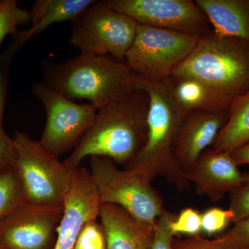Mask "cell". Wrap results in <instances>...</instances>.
Returning a JSON list of instances; mask_svg holds the SVG:
<instances>
[{
  "label": "cell",
  "mask_w": 249,
  "mask_h": 249,
  "mask_svg": "<svg viewBox=\"0 0 249 249\" xmlns=\"http://www.w3.org/2000/svg\"><path fill=\"white\" fill-rule=\"evenodd\" d=\"M149 107L148 95L137 88L125 97L100 108L64 162L78 168L86 157H103L125 168L146 141Z\"/></svg>",
  "instance_id": "obj_1"
},
{
  "label": "cell",
  "mask_w": 249,
  "mask_h": 249,
  "mask_svg": "<svg viewBox=\"0 0 249 249\" xmlns=\"http://www.w3.org/2000/svg\"><path fill=\"white\" fill-rule=\"evenodd\" d=\"M137 87L150 98L146 141L138 155L124 169L133 170L150 181L163 177L178 191L190 182L173 154L174 139L187 113L175 99L169 78L152 81L137 76Z\"/></svg>",
  "instance_id": "obj_2"
},
{
  "label": "cell",
  "mask_w": 249,
  "mask_h": 249,
  "mask_svg": "<svg viewBox=\"0 0 249 249\" xmlns=\"http://www.w3.org/2000/svg\"><path fill=\"white\" fill-rule=\"evenodd\" d=\"M45 83L69 99L88 100L96 109L137 89V76L124 60L110 55H79L42 67Z\"/></svg>",
  "instance_id": "obj_3"
},
{
  "label": "cell",
  "mask_w": 249,
  "mask_h": 249,
  "mask_svg": "<svg viewBox=\"0 0 249 249\" xmlns=\"http://www.w3.org/2000/svg\"><path fill=\"white\" fill-rule=\"evenodd\" d=\"M171 76L199 80L232 103L249 91V42L209 31Z\"/></svg>",
  "instance_id": "obj_4"
},
{
  "label": "cell",
  "mask_w": 249,
  "mask_h": 249,
  "mask_svg": "<svg viewBox=\"0 0 249 249\" xmlns=\"http://www.w3.org/2000/svg\"><path fill=\"white\" fill-rule=\"evenodd\" d=\"M16 149L14 168L22 186L25 201L38 206H64L75 173L73 168L59 160L24 132H15Z\"/></svg>",
  "instance_id": "obj_5"
},
{
  "label": "cell",
  "mask_w": 249,
  "mask_h": 249,
  "mask_svg": "<svg viewBox=\"0 0 249 249\" xmlns=\"http://www.w3.org/2000/svg\"><path fill=\"white\" fill-rule=\"evenodd\" d=\"M90 158V175L101 204L116 205L138 222L155 228L165 209L152 181L133 170L119 169L107 157Z\"/></svg>",
  "instance_id": "obj_6"
},
{
  "label": "cell",
  "mask_w": 249,
  "mask_h": 249,
  "mask_svg": "<svg viewBox=\"0 0 249 249\" xmlns=\"http://www.w3.org/2000/svg\"><path fill=\"white\" fill-rule=\"evenodd\" d=\"M71 22L70 43L80 53L121 60H124L139 27L134 19L105 1H93Z\"/></svg>",
  "instance_id": "obj_7"
},
{
  "label": "cell",
  "mask_w": 249,
  "mask_h": 249,
  "mask_svg": "<svg viewBox=\"0 0 249 249\" xmlns=\"http://www.w3.org/2000/svg\"><path fill=\"white\" fill-rule=\"evenodd\" d=\"M201 36L139 24L124 61L139 78L168 79L193 52Z\"/></svg>",
  "instance_id": "obj_8"
},
{
  "label": "cell",
  "mask_w": 249,
  "mask_h": 249,
  "mask_svg": "<svg viewBox=\"0 0 249 249\" xmlns=\"http://www.w3.org/2000/svg\"><path fill=\"white\" fill-rule=\"evenodd\" d=\"M31 91L47 114L41 145L58 157L73 150L92 124L98 109L91 103L73 102L45 82H34Z\"/></svg>",
  "instance_id": "obj_9"
},
{
  "label": "cell",
  "mask_w": 249,
  "mask_h": 249,
  "mask_svg": "<svg viewBox=\"0 0 249 249\" xmlns=\"http://www.w3.org/2000/svg\"><path fill=\"white\" fill-rule=\"evenodd\" d=\"M139 24L204 35L211 31L204 12L193 0H106Z\"/></svg>",
  "instance_id": "obj_10"
},
{
  "label": "cell",
  "mask_w": 249,
  "mask_h": 249,
  "mask_svg": "<svg viewBox=\"0 0 249 249\" xmlns=\"http://www.w3.org/2000/svg\"><path fill=\"white\" fill-rule=\"evenodd\" d=\"M63 209L23 203L0 223V249H54Z\"/></svg>",
  "instance_id": "obj_11"
},
{
  "label": "cell",
  "mask_w": 249,
  "mask_h": 249,
  "mask_svg": "<svg viewBox=\"0 0 249 249\" xmlns=\"http://www.w3.org/2000/svg\"><path fill=\"white\" fill-rule=\"evenodd\" d=\"M101 206L89 170L78 167L64 201L54 249H74L80 231L87 222L99 217Z\"/></svg>",
  "instance_id": "obj_12"
},
{
  "label": "cell",
  "mask_w": 249,
  "mask_h": 249,
  "mask_svg": "<svg viewBox=\"0 0 249 249\" xmlns=\"http://www.w3.org/2000/svg\"><path fill=\"white\" fill-rule=\"evenodd\" d=\"M229 109L187 113L178 127L173 150L175 160L185 174L208 147L213 145L228 119Z\"/></svg>",
  "instance_id": "obj_13"
},
{
  "label": "cell",
  "mask_w": 249,
  "mask_h": 249,
  "mask_svg": "<svg viewBox=\"0 0 249 249\" xmlns=\"http://www.w3.org/2000/svg\"><path fill=\"white\" fill-rule=\"evenodd\" d=\"M188 181L196 185V191L210 200H220L228 192L240 186L245 180L230 154L211 148L205 150L186 173Z\"/></svg>",
  "instance_id": "obj_14"
},
{
  "label": "cell",
  "mask_w": 249,
  "mask_h": 249,
  "mask_svg": "<svg viewBox=\"0 0 249 249\" xmlns=\"http://www.w3.org/2000/svg\"><path fill=\"white\" fill-rule=\"evenodd\" d=\"M98 219L106 235L107 249H148L155 228L136 220L116 205L102 204Z\"/></svg>",
  "instance_id": "obj_15"
},
{
  "label": "cell",
  "mask_w": 249,
  "mask_h": 249,
  "mask_svg": "<svg viewBox=\"0 0 249 249\" xmlns=\"http://www.w3.org/2000/svg\"><path fill=\"white\" fill-rule=\"evenodd\" d=\"M218 36L249 42V0H196Z\"/></svg>",
  "instance_id": "obj_16"
},
{
  "label": "cell",
  "mask_w": 249,
  "mask_h": 249,
  "mask_svg": "<svg viewBox=\"0 0 249 249\" xmlns=\"http://www.w3.org/2000/svg\"><path fill=\"white\" fill-rule=\"evenodd\" d=\"M93 0H37L30 13L31 27L15 34L22 46L33 36L55 23L71 21L93 2Z\"/></svg>",
  "instance_id": "obj_17"
},
{
  "label": "cell",
  "mask_w": 249,
  "mask_h": 249,
  "mask_svg": "<svg viewBox=\"0 0 249 249\" xmlns=\"http://www.w3.org/2000/svg\"><path fill=\"white\" fill-rule=\"evenodd\" d=\"M169 83L175 99L186 113L222 110L232 105L227 98L199 80L170 76Z\"/></svg>",
  "instance_id": "obj_18"
},
{
  "label": "cell",
  "mask_w": 249,
  "mask_h": 249,
  "mask_svg": "<svg viewBox=\"0 0 249 249\" xmlns=\"http://www.w3.org/2000/svg\"><path fill=\"white\" fill-rule=\"evenodd\" d=\"M229 119L212 148L230 153L249 141V91L236 99L229 109Z\"/></svg>",
  "instance_id": "obj_19"
},
{
  "label": "cell",
  "mask_w": 249,
  "mask_h": 249,
  "mask_svg": "<svg viewBox=\"0 0 249 249\" xmlns=\"http://www.w3.org/2000/svg\"><path fill=\"white\" fill-rule=\"evenodd\" d=\"M24 202L22 186L14 167L0 172V223Z\"/></svg>",
  "instance_id": "obj_20"
},
{
  "label": "cell",
  "mask_w": 249,
  "mask_h": 249,
  "mask_svg": "<svg viewBox=\"0 0 249 249\" xmlns=\"http://www.w3.org/2000/svg\"><path fill=\"white\" fill-rule=\"evenodd\" d=\"M31 22L30 13L18 6L16 0L0 1V45L9 34L17 33L18 27Z\"/></svg>",
  "instance_id": "obj_21"
},
{
  "label": "cell",
  "mask_w": 249,
  "mask_h": 249,
  "mask_svg": "<svg viewBox=\"0 0 249 249\" xmlns=\"http://www.w3.org/2000/svg\"><path fill=\"white\" fill-rule=\"evenodd\" d=\"M22 45L14 37L12 43L3 53H0V127H2L6 96L9 83V72L11 61L16 52L22 48Z\"/></svg>",
  "instance_id": "obj_22"
},
{
  "label": "cell",
  "mask_w": 249,
  "mask_h": 249,
  "mask_svg": "<svg viewBox=\"0 0 249 249\" xmlns=\"http://www.w3.org/2000/svg\"><path fill=\"white\" fill-rule=\"evenodd\" d=\"M98 218L85 224L77 239L74 249H107L106 235Z\"/></svg>",
  "instance_id": "obj_23"
},
{
  "label": "cell",
  "mask_w": 249,
  "mask_h": 249,
  "mask_svg": "<svg viewBox=\"0 0 249 249\" xmlns=\"http://www.w3.org/2000/svg\"><path fill=\"white\" fill-rule=\"evenodd\" d=\"M170 229L174 236L199 235L201 232V214L192 208H186L170 222Z\"/></svg>",
  "instance_id": "obj_24"
},
{
  "label": "cell",
  "mask_w": 249,
  "mask_h": 249,
  "mask_svg": "<svg viewBox=\"0 0 249 249\" xmlns=\"http://www.w3.org/2000/svg\"><path fill=\"white\" fill-rule=\"evenodd\" d=\"M231 223L232 214L229 210L210 208L201 214V232L209 236L217 235Z\"/></svg>",
  "instance_id": "obj_25"
},
{
  "label": "cell",
  "mask_w": 249,
  "mask_h": 249,
  "mask_svg": "<svg viewBox=\"0 0 249 249\" xmlns=\"http://www.w3.org/2000/svg\"><path fill=\"white\" fill-rule=\"evenodd\" d=\"M229 210L232 224L249 217V173L245 175L243 183L231 192Z\"/></svg>",
  "instance_id": "obj_26"
},
{
  "label": "cell",
  "mask_w": 249,
  "mask_h": 249,
  "mask_svg": "<svg viewBox=\"0 0 249 249\" xmlns=\"http://www.w3.org/2000/svg\"><path fill=\"white\" fill-rule=\"evenodd\" d=\"M173 249H245L237 247L223 235L213 240L203 238L200 235L192 236L183 240H175Z\"/></svg>",
  "instance_id": "obj_27"
},
{
  "label": "cell",
  "mask_w": 249,
  "mask_h": 249,
  "mask_svg": "<svg viewBox=\"0 0 249 249\" xmlns=\"http://www.w3.org/2000/svg\"><path fill=\"white\" fill-rule=\"evenodd\" d=\"M176 216L164 210L156 223L153 237L148 249H173L174 235L170 229V222Z\"/></svg>",
  "instance_id": "obj_28"
},
{
  "label": "cell",
  "mask_w": 249,
  "mask_h": 249,
  "mask_svg": "<svg viewBox=\"0 0 249 249\" xmlns=\"http://www.w3.org/2000/svg\"><path fill=\"white\" fill-rule=\"evenodd\" d=\"M16 160L14 140L10 138L2 127H0V172L14 168Z\"/></svg>",
  "instance_id": "obj_29"
},
{
  "label": "cell",
  "mask_w": 249,
  "mask_h": 249,
  "mask_svg": "<svg viewBox=\"0 0 249 249\" xmlns=\"http://www.w3.org/2000/svg\"><path fill=\"white\" fill-rule=\"evenodd\" d=\"M224 235L237 247L249 249V217L234 224L233 228Z\"/></svg>",
  "instance_id": "obj_30"
},
{
  "label": "cell",
  "mask_w": 249,
  "mask_h": 249,
  "mask_svg": "<svg viewBox=\"0 0 249 249\" xmlns=\"http://www.w3.org/2000/svg\"><path fill=\"white\" fill-rule=\"evenodd\" d=\"M229 154L237 166L249 164V141Z\"/></svg>",
  "instance_id": "obj_31"
},
{
  "label": "cell",
  "mask_w": 249,
  "mask_h": 249,
  "mask_svg": "<svg viewBox=\"0 0 249 249\" xmlns=\"http://www.w3.org/2000/svg\"></svg>",
  "instance_id": "obj_32"
}]
</instances>
